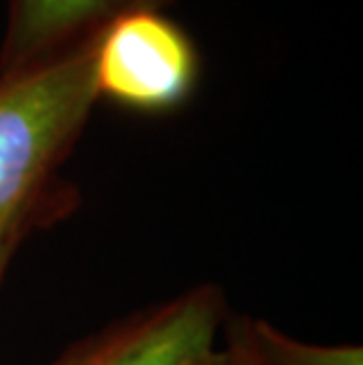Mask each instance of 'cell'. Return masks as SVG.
<instances>
[{
	"label": "cell",
	"instance_id": "cell-1",
	"mask_svg": "<svg viewBox=\"0 0 363 365\" xmlns=\"http://www.w3.org/2000/svg\"><path fill=\"white\" fill-rule=\"evenodd\" d=\"M97 34L55 59L0 76V220L59 184L57 168L97 104Z\"/></svg>",
	"mask_w": 363,
	"mask_h": 365
},
{
	"label": "cell",
	"instance_id": "cell-2",
	"mask_svg": "<svg viewBox=\"0 0 363 365\" xmlns=\"http://www.w3.org/2000/svg\"><path fill=\"white\" fill-rule=\"evenodd\" d=\"M200 81L194 38L163 7H133L99 29L97 99L135 113L160 115L184 106Z\"/></svg>",
	"mask_w": 363,
	"mask_h": 365
},
{
	"label": "cell",
	"instance_id": "cell-3",
	"mask_svg": "<svg viewBox=\"0 0 363 365\" xmlns=\"http://www.w3.org/2000/svg\"><path fill=\"white\" fill-rule=\"evenodd\" d=\"M224 294L198 285L66 349L50 365H218Z\"/></svg>",
	"mask_w": 363,
	"mask_h": 365
},
{
	"label": "cell",
	"instance_id": "cell-4",
	"mask_svg": "<svg viewBox=\"0 0 363 365\" xmlns=\"http://www.w3.org/2000/svg\"><path fill=\"white\" fill-rule=\"evenodd\" d=\"M170 0H7L0 76L38 66L95 36L133 7H165Z\"/></svg>",
	"mask_w": 363,
	"mask_h": 365
},
{
	"label": "cell",
	"instance_id": "cell-5",
	"mask_svg": "<svg viewBox=\"0 0 363 365\" xmlns=\"http://www.w3.org/2000/svg\"><path fill=\"white\" fill-rule=\"evenodd\" d=\"M218 365H363V351L352 344H307L260 318L227 316L220 332Z\"/></svg>",
	"mask_w": 363,
	"mask_h": 365
},
{
	"label": "cell",
	"instance_id": "cell-6",
	"mask_svg": "<svg viewBox=\"0 0 363 365\" xmlns=\"http://www.w3.org/2000/svg\"><path fill=\"white\" fill-rule=\"evenodd\" d=\"M76 203V191L68 184H55L48 193L36 198L34 203L14 210L0 220V281H3L12 257L17 255L19 245L34 234L36 229L48 227L59 217L71 212Z\"/></svg>",
	"mask_w": 363,
	"mask_h": 365
}]
</instances>
